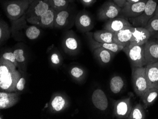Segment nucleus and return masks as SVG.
I'll return each instance as SVG.
<instances>
[{
	"label": "nucleus",
	"mask_w": 158,
	"mask_h": 119,
	"mask_svg": "<svg viewBox=\"0 0 158 119\" xmlns=\"http://www.w3.org/2000/svg\"><path fill=\"white\" fill-rule=\"evenodd\" d=\"M75 25L78 31L86 33L92 30L94 26V23L89 13L83 10L76 14Z\"/></svg>",
	"instance_id": "nucleus-12"
},
{
	"label": "nucleus",
	"mask_w": 158,
	"mask_h": 119,
	"mask_svg": "<svg viewBox=\"0 0 158 119\" xmlns=\"http://www.w3.org/2000/svg\"><path fill=\"white\" fill-rule=\"evenodd\" d=\"M146 118L145 106L140 103L133 106L128 119H144Z\"/></svg>",
	"instance_id": "nucleus-28"
},
{
	"label": "nucleus",
	"mask_w": 158,
	"mask_h": 119,
	"mask_svg": "<svg viewBox=\"0 0 158 119\" xmlns=\"http://www.w3.org/2000/svg\"><path fill=\"white\" fill-rule=\"evenodd\" d=\"M11 32L8 24L5 21L1 19L0 21V43L1 44L4 43L10 39Z\"/></svg>",
	"instance_id": "nucleus-30"
},
{
	"label": "nucleus",
	"mask_w": 158,
	"mask_h": 119,
	"mask_svg": "<svg viewBox=\"0 0 158 119\" xmlns=\"http://www.w3.org/2000/svg\"><path fill=\"white\" fill-rule=\"evenodd\" d=\"M91 100L94 106L100 111H106L109 107L107 96L103 91L100 89H97L93 91Z\"/></svg>",
	"instance_id": "nucleus-18"
},
{
	"label": "nucleus",
	"mask_w": 158,
	"mask_h": 119,
	"mask_svg": "<svg viewBox=\"0 0 158 119\" xmlns=\"http://www.w3.org/2000/svg\"><path fill=\"white\" fill-rule=\"evenodd\" d=\"M56 15V11L50 7L41 16L28 23L45 28H54Z\"/></svg>",
	"instance_id": "nucleus-14"
},
{
	"label": "nucleus",
	"mask_w": 158,
	"mask_h": 119,
	"mask_svg": "<svg viewBox=\"0 0 158 119\" xmlns=\"http://www.w3.org/2000/svg\"><path fill=\"white\" fill-rule=\"evenodd\" d=\"M21 74L16 66L10 61L0 59V88L1 91L16 92L17 83Z\"/></svg>",
	"instance_id": "nucleus-1"
},
{
	"label": "nucleus",
	"mask_w": 158,
	"mask_h": 119,
	"mask_svg": "<svg viewBox=\"0 0 158 119\" xmlns=\"http://www.w3.org/2000/svg\"><path fill=\"white\" fill-rule=\"evenodd\" d=\"M146 65L158 62V39L150 38L144 44Z\"/></svg>",
	"instance_id": "nucleus-13"
},
{
	"label": "nucleus",
	"mask_w": 158,
	"mask_h": 119,
	"mask_svg": "<svg viewBox=\"0 0 158 119\" xmlns=\"http://www.w3.org/2000/svg\"><path fill=\"white\" fill-rule=\"evenodd\" d=\"M131 97L124 98L117 100L114 105V115L117 119H127L133 108Z\"/></svg>",
	"instance_id": "nucleus-10"
},
{
	"label": "nucleus",
	"mask_w": 158,
	"mask_h": 119,
	"mask_svg": "<svg viewBox=\"0 0 158 119\" xmlns=\"http://www.w3.org/2000/svg\"><path fill=\"white\" fill-rule=\"evenodd\" d=\"M158 97V87L149 88L141 97L145 107L151 106Z\"/></svg>",
	"instance_id": "nucleus-25"
},
{
	"label": "nucleus",
	"mask_w": 158,
	"mask_h": 119,
	"mask_svg": "<svg viewBox=\"0 0 158 119\" xmlns=\"http://www.w3.org/2000/svg\"><path fill=\"white\" fill-rule=\"evenodd\" d=\"M145 71L149 88L158 87V62L146 65Z\"/></svg>",
	"instance_id": "nucleus-22"
},
{
	"label": "nucleus",
	"mask_w": 158,
	"mask_h": 119,
	"mask_svg": "<svg viewBox=\"0 0 158 119\" xmlns=\"http://www.w3.org/2000/svg\"><path fill=\"white\" fill-rule=\"evenodd\" d=\"M132 24L124 17H117L106 20L103 26V30L112 33L118 32L127 27L132 26Z\"/></svg>",
	"instance_id": "nucleus-15"
},
{
	"label": "nucleus",
	"mask_w": 158,
	"mask_h": 119,
	"mask_svg": "<svg viewBox=\"0 0 158 119\" xmlns=\"http://www.w3.org/2000/svg\"><path fill=\"white\" fill-rule=\"evenodd\" d=\"M112 1L121 8L126 5L127 2V0H112Z\"/></svg>",
	"instance_id": "nucleus-38"
},
{
	"label": "nucleus",
	"mask_w": 158,
	"mask_h": 119,
	"mask_svg": "<svg viewBox=\"0 0 158 119\" xmlns=\"http://www.w3.org/2000/svg\"><path fill=\"white\" fill-rule=\"evenodd\" d=\"M92 34L93 33L90 32H89L86 33L88 43L89 44V47L91 48V50H93V49H94L96 48H99V47H102V48H105V49L110 50L112 52H114L116 54L119 52L120 51L123 50L124 48V46L119 45L117 43H102V42L96 41L93 39V37H92Z\"/></svg>",
	"instance_id": "nucleus-16"
},
{
	"label": "nucleus",
	"mask_w": 158,
	"mask_h": 119,
	"mask_svg": "<svg viewBox=\"0 0 158 119\" xmlns=\"http://www.w3.org/2000/svg\"><path fill=\"white\" fill-rule=\"evenodd\" d=\"M145 66L132 67V82L133 89L135 93L141 98L149 88Z\"/></svg>",
	"instance_id": "nucleus-4"
},
{
	"label": "nucleus",
	"mask_w": 158,
	"mask_h": 119,
	"mask_svg": "<svg viewBox=\"0 0 158 119\" xmlns=\"http://www.w3.org/2000/svg\"><path fill=\"white\" fill-rule=\"evenodd\" d=\"M71 76L78 82L82 81L86 77V73L82 67L78 66H72L70 69Z\"/></svg>",
	"instance_id": "nucleus-31"
},
{
	"label": "nucleus",
	"mask_w": 158,
	"mask_h": 119,
	"mask_svg": "<svg viewBox=\"0 0 158 119\" xmlns=\"http://www.w3.org/2000/svg\"><path fill=\"white\" fill-rule=\"evenodd\" d=\"M62 47L65 53L71 56L78 55L81 50V43L76 34L73 31L65 33L63 41Z\"/></svg>",
	"instance_id": "nucleus-7"
},
{
	"label": "nucleus",
	"mask_w": 158,
	"mask_h": 119,
	"mask_svg": "<svg viewBox=\"0 0 158 119\" xmlns=\"http://www.w3.org/2000/svg\"><path fill=\"white\" fill-rule=\"evenodd\" d=\"M19 92H0V109H9L17 104L19 100Z\"/></svg>",
	"instance_id": "nucleus-17"
},
{
	"label": "nucleus",
	"mask_w": 158,
	"mask_h": 119,
	"mask_svg": "<svg viewBox=\"0 0 158 119\" xmlns=\"http://www.w3.org/2000/svg\"><path fill=\"white\" fill-rule=\"evenodd\" d=\"M14 56L19 66V69L23 72L26 71L27 57L26 51L22 47H17L13 50Z\"/></svg>",
	"instance_id": "nucleus-26"
},
{
	"label": "nucleus",
	"mask_w": 158,
	"mask_h": 119,
	"mask_svg": "<svg viewBox=\"0 0 158 119\" xmlns=\"http://www.w3.org/2000/svg\"><path fill=\"white\" fill-rule=\"evenodd\" d=\"M122 8L112 1L106 2L100 7L97 12V19L100 21H105L118 17Z\"/></svg>",
	"instance_id": "nucleus-8"
},
{
	"label": "nucleus",
	"mask_w": 158,
	"mask_h": 119,
	"mask_svg": "<svg viewBox=\"0 0 158 119\" xmlns=\"http://www.w3.org/2000/svg\"><path fill=\"white\" fill-rule=\"evenodd\" d=\"M148 0H141L135 3L127 2L122 8L120 15L126 18H135L142 15Z\"/></svg>",
	"instance_id": "nucleus-11"
},
{
	"label": "nucleus",
	"mask_w": 158,
	"mask_h": 119,
	"mask_svg": "<svg viewBox=\"0 0 158 119\" xmlns=\"http://www.w3.org/2000/svg\"><path fill=\"white\" fill-rule=\"evenodd\" d=\"M26 83V80L25 79L24 77L21 75V78L17 83L16 87V92L19 93L23 91L25 87Z\"/></svg>",
	"instance_id": "nucleus-36"
},
{
	"label": "nucleus",
	"mask_w": 158,
	"mask_h": 119,
	"mask_svg": "<svg viewBox=\"0 0 158 119\" xmlns=\"http://www.w3.org/2000/svg\"><path fill=\"white\" fill-rule=\"evenodd\" d=\"M69 104V100L66 96L56 94L50 102V110L53 113H58L67 108Z\"/></svg>",
	"instance_id": "nucleus-19"
},
{
	"label": "nucleus",
	"mask_w": 158,
	"mask_h": 119,
	"mask_svg": "<svg viewBox=\"0 0 158 119\" xmlns=\"http://www.w3.org/2000/svg\"><path fill=\"white\" fill-rule=\"evenodd\" d=\"M51 7L56 11L66 9L70 6V2L67 0H48Z\"/></svg>",
	"instance_id": "nucleus-33"
},
{
	"label": "nucleus",
	"mask_w": 158,
	"mask_h": 119,
	"mask_svg": "<svg viewBox=\"0 0 158 119\" xmlns=\"http://www.w3.org/2000/svg\"><path fill=\"white\" fill-rule=\"evenodd\" d=\"M72 10L70 6L66 9L61 11H56V18L54 23L55 29H63L67 27L69 24L75 23L76 15Z\"/></svg>",
	"instance_id": "nucleus-9"
},
{
	"label": "nucleus",
	"mask_w": 158,
	"mask_h": 119,
	"mask_svg": "<svg viewBox=\"0 0 158 119\" xmlns=\"http://www.w3.org/2000/svg\"><path fill=\"white\" fill-rule=\"evenodd\" d=\"M130 61L132 67H142L146 65L144 55V45L129 43L123 49Z\"/></svg>",
	"instance_id": "nucleus-3"
},
{
	"label": "nucleus",
	"mask_w": 158,
	"mask_h": 119,
	"mask_svg": "<svg viewBox=\"0 0 158 119\" xmlns=\"http://www.w3.org/2000/svg\"><path fill=\"white\" fill-rule=\"evenodd\" d=\"M33 0H8L2 6L7 17L11 22H15L24 15Z\"/></svg>",
	"instance_id": "nucleus-2"
},
{
	"label": "nucleus",
	"mask_w": 158,
	"mask_h": 119,
	"mask_svg": "<svg viewBox=\"0 0 158 119\" xmlns=\"http://www.w3.org/2000/svg\"><path fill=\"white\" fill-rule=\"evenodd\" d=\"M150 39V33L145 28L134 27L130 43L137 45H144Z\"/></svg>",
	"instance_id": "nucleus-23"
},
{
	"label": "nucleus",
	"mask_w": 158,
	"mask_h": 119,
	"mask_svg": "<svg viewBox=\"0 0 158 119\" xmlns=\"http://www.w3.org/2000/svg\"><path fill=\"white\" fill-rule=\"evenodd\" d=\"M149 32L150 38L158 39V16L154 15L145 27Z\"/></svg>",
	"instance_id": "nucleus-29"
},
{
	"label": "nucleus",
	"mask_w": 158,
	"mask_h": 119,
	"mask_svg": "<svg viewBox=\"0 0 158 119\" xmlns=\"http://www.w3.org/2000/svg\"><path fill=\"white\" fill-rule=\"evenodd\" d=\"M26 29L25 30V34L27 39L30 40H35L38 39L40 36L41 31L38 26L26 25Z\"/></svg>",
	"instance_id": "nucleus-32"
},
{
	"label": "nucleus",
	"mask_w": 158,
	"mask_h": 119,
	"mask_svg": "<svg viewBox=\"0 0 158 119\" xmlns=\"http://www.w3.org/2000/svg\"><path fill=\"white\" fill-rule=\"evenodd\" d=\"M92 51L95 59L103 65L110 64L116 55L110 50L102 47L96 48Z\"/></svg>",
	"instance_id": "nucleus-21"
},
{
	"label": "nucleus",
	"mask_w": 158,
	"mask_h": 119,
	"mask_svg": "<svg viewBox=\"0 0 158 119\" xmlns=\"http://www.w3.org/2000/svg\"><path fill=\"white\" fill-rule=\"evenodd\" d=\"M68 1L70 2V3H73V2L75 1V0H67Z\"/></svg>",
	"instance_id": "nucleus-41"
},
{
	"label": "nucleus",
	"mask_w": 158,
	"mask_h": 119,
	"mask_svg": "<svg viewBox=\"0 0 158 119\" xmlns=\"http://www.w3.org/2000/svg\"><path fill=\"white\" fill-rule=\"evenodd\" d=\"M134 27L129 26L114 33V42L124 47L130 43Z\"/></svg>",
	"instance_id": "nucleus-20"
},
{
	"label": "nucleus",
	"mask_w": 158,
	"mask_h": 119,
	"mask_svg": "<svg viewBox=\"0 0 158 119\" xmlns=\"http://www.w3.org/2000/svg\"><path fill=\"white\" fill-rule=\"evenodd\" d=\"M158 3L157 0H148L142 15L135 18L129 19V22L133 26L145 27L149 20L154 15Z\"/></svg>",
	"instance_id": "nucleus-6"
},
{
	"label": "nucleus",
	"mask_w": 158,
	"mask_h": 119,
	"mask_svg": "<svg viewBox=\"0 0 158 119\" xmlns=\"http://www.w3.org/2000/svg\"><path fill=\"white\" fill-rule=\"evenodd\" d=\"M50 61L53 65H59L61 61L60 54L56 51L53 52L50 56Z\"/></svg>",
	"instance_id": "nucleus-35"
},
{
	"label": "nucleus",
	"mask_w": 158,
	"mask_h": 119,
	"mask_svg": "<svg viewBox=\"0 0 158 119\" xmlns=\"http://www.w3.org/2000/svg\"><path fill=\"white\" fill-rule=\"evenodd\" d=\"M1 58L10 61L16 66L17 68H19L18 64L14 56L13 51L12 50H8L3 52L2 54Z\"/></svg>",
	"instance_id": "nucleus-34"
},
{
	"label": "nucleus",
	"mask_w": 158,
	"mask_h": 119,
	"mask_svg": "<svg viewBox=\"0 0 158 119\" xmlns=\"http://www.w3.org/2000/svg\"><path fill=\"white\" fill-rule=\"evenodd\" d=\"M79 1L85 7H89L92 6L97 1V0H79Z\"/></svg>",
	"instance_id": "nucleus-37"
},
{
	"label": "nucleus",
	"mask_w": 158,
	"mask_h": 119,
	"mask_svg": "<svg viewBox=\"0 0 158 119\" xmlns=\"http://www.w3.org/2000/svg\"><path fill=\"white\" fill-rule=\"evenodd\" d=\"M127 2H128V3H135V2L140 1L141 0H127Z\"/></svg>",
	"instance_id": "nucleus-39"
},
{
	"label": "nucleus",
	"mask_w": 158,
	"mask_h": 119,
	"mask_svg": "<svg viewBox=\"0 0 158 119\" xmlns=\"http://www.w3.org/2000/svg\"><path fill=\"white\" fill-rule=\"evenodd\" d=\"M50 7L48 0H33L24 15L18 20L29 23L41 16Z\"/></svg>",
	"instance_id": "nucleus-5"
},
{
	"label": "nucleus",
	"mask_w": 158,
	"mask_h": 119,
	"mask_svg": "<svg viewBox=\"0 0 158 119\" xmlns=\"http://www.w3.org/2000/svg\"><path fill=\"white\" fill-rule=\"evenodd\" d=\"M154 15H155L158 16V4H157V7H156V10H155Z\"/></svg>",
	"instance_id": "nucleus-40"
},
{
	"label": "nucleus",
	"mask_w": 158,
	"mask_h": 119,
	"mask_svg": "<svg viewBox=\"0 0 158 119\" xmlns=\"http://www.w3.org/2000/svg\"><path fill=\"white\" fill-rule=\"evenodd\" d=\"M95 40L102 43H112L114 42V33L106 30H98L92 34Z\"/></svg>",
	"instance_id": "nucleus-24"
},
{
	"label": "nucleus",
	"mask_w": 158,
	"mask_h": 119,
	"mask_svg": "<svg viewBox=\"0 0 158 119\" xmlns=\"http://www.w3.org/2000/svg\"><path fill=\"white\" fill-rule=\"evenodd\" d=\"M125 86V81L119 75L113 76L110 81V89L114 94H119L124 89Z\"/></svg>",
	"instance_id": "nucleus-27"
}]
</instances>
